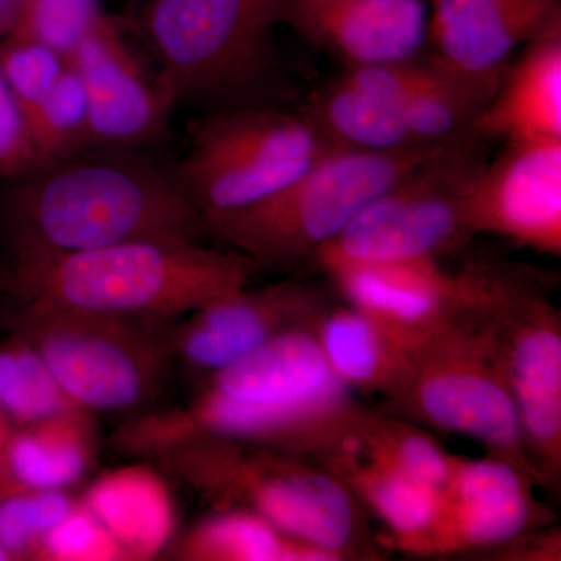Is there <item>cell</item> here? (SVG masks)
<instances>
[{
  "instance_id": "obj_1",
  "label": "cell",
  "mask_w": 561,
  "mask_h": 561,
  "mask_svg": "<svg viewBox=\"0 0 561 561\" xmlns=\"http://www.w3.org/2000/svg\"><path fill=\"white\" fill-rule=\"evenodd\" d=\"M92 147L16 176L0 213L9 286L47 262L138 239L202 241L205 221L173 165Z\"/></svg>"
},
{
  "instance_id": "obj_2",
  "label": "cell",
  "mask_w": 561,
  "mask_h": 561,
  "mask_svg": "<svg viewBox=\"0 0 561 561\" xmlns=\"http://www.w3.org/2000/svg\"><path fill=\"white\" fill-rule=\"evenodd\" d=\"M257 262L181 238L138 239L58 257L10 286L27 311L108 313L164 323L250 286Z\"/></svg>"
},
{
  "instance_id": "obj_3",
  "label": "cell",
  "mask_w": 561,
  "mask_h": 561,
  "mask_svg": "<svg viewBox=\"0 0 561 561\" xmlns=\"http://www.w3.org/2000/svg\"><path fill=\"white\" fill-rule=\"evenodd\" d=\"M171 451L183 478L220 508L256 513L339 561L381 559L364 505L319 461L217 437L191 438Z\"/></svg>"
},
{
  "instance_id": "obj_4",
  "label": "cell",
  "mask_w": 561,
  "mask_h": 561,
  "mask_svg": "<svg viewBox=\"0 0 561 561\" xmlns=\"http://www.w3.org/2000/svg\"><path fill=\"white\" fill-rule=\"evenodd\" d=\"M286 0H150L144 25L175 105L276 106L273 32Z\"/></svg>"
},
{
  "instance_id": "obj_5",
  "label": "cell",
  "mask_w": 561,
  "mask_h": 561,
  "mask_svg": "<svg viewBox=\"0 0 561 561\" xmlns=\"http://www.w3.org/2000/svg\"><path fill=\"white\" fill-rule=\"evenodd\" d=\"M463 305L482 324L511 387L541 489L561 485V313L530 272L474 261L459 272Z\"/></svg>"
},
{
  "instance_id": "obj_6",
  "label": "cell",
  "mask_w": 561,
  "mask_h": 561,
  "mask_svg": "<svg viewBox=\"0 0 561 561\" xmlns=\"http://www.w3.org/2000/svg\"><path fill=\"white\" fill-rule=\"evenodd\" d=\"M408 357L404 386L381 412L471 438L540 486L496 351L463 300L456 317L408 350Z\"/></svg>"
},
{
  "instance_id": "obj_7",
  "label": "cell",
  "mask_w": 561,
  "mask_h": 561,
  "mask_svg": "<svg viewBox=\"0 0 561 561\" xmlns=\"http://www.w3.org/2000/svg\"><path fill=\"white\" fill-rule=\"evenodd\" d=\"M446 146L391 151L335 147L289 187L209 232L257 264L313 260L365 206Z\"/></svg>"
},
{
  "instance_id": "obj_8",
  "label": "cell",
  "mask_w": 561,
  "mask_h": 561,
  "mask_svg": "<svg viewBox=\"0 0 561 561\" xmlns=\"http://www.w3.org/2000/svg\"><path fill=\"white\" fill-rule=\"evenodd\" d=\"M332 149L305 111L245 106L209 114L175 168L209 232L289 187Z\"/></svg>"
},
{
  "instance_id": "obj_9",
  "label": "cell",
  "mask_w": 561,
  "mask_h": 561,
  "mask_svg": "<svg viewBox=\"0 0 561 561\" xmlns=\"http://www.w3.org/2000/svg\"><path fill=\"white\" fill-rule=\"evenodd\" d=\"M483 140L443 147L375 198L317 251L328 272L353 265L437 260L472 238L467 203L485 168Z\"/></svg>"
},
{
  "instance_id": "obj_10",
  "label": "cell",
  "mask_w": 561,
  "mask_h": 561,
  "mask_svg": "<svg viewBox=\"0 0 561 561\" xmlns=\"http://www.w3.org/2000/svg\"><path fill=\"white\" fill-rule=\"evenodd\" d=\"M162 323L49 309L21 313L18 334L46 362L66 397L87 412H125L153 397L173 357Z\"/></svg>"
},
{
  "instance_id": "obj_11",
  "label": "cell",
  "mask_w": 561,
  "mask_h": 561,
  "mask_svg": "<svg viewBox=\"0 0 561 561\" xmlns=\"http://www.w3.org/2000/svg\"><path fill=\"white\" fill-rule=\"evenodd\" d=\"M427 58L489 103L513 51L561 27V0H427Z\"/></svg>"
},
{
  "instance_id": "obj_12",
  "label": "cell",
  "mask_w": 561,
  "mask_h": 561,
  "mask_svg": "<svg viewBox=\"0 0 561 561\" xmlns=\"http://www.w3.org/2000/svg\"><path fill=\"white\" fill-rule=\"evenodd\" d=\"M90 102L91 144L98 149L144 150L164 138L175 99L102 14L70 54Z\"/></svg>"
},
{
  "instance_id": "obj_13",
  "label": "cell",
  "mask_w": 561,
  "mask_h": 561,
  "mask_svg": "<svg viewBox=\"0 0 561 561\" xmlns=\"http://www.w3.org/2000/svg\"><path fill=\"white\" fill-rule=\"evenodd\" d=\"M468 227L561 254V139L508 142L485 164L467 203Z\"/></svg>"
},
{
  "instance_id": "obj_14",
  "label": "cell",
  "mask_w": 561,
  "mask_h": 561,
  "mask_svg": "<svg viewBox=\"0 0 561 561\" xmlns=\"http://www.w3.org/2000/svg\"><path fill=\"white\" fill-rule=\"evenodd\" d=\"M328 305L323 291L297 280L245 287L187 316L172 334L173 357L209 378L280 331L312 321Z\"/></svg>"
},
{
  "instance_id": "obj_15",
  "label": "cell",
  "mask_w": 561,
  "mask_h": 561,
  "mask_svg": "<svg viewBox=\"0 0 561 561\" xmlns=\"http://www.w3.org/2000/svg\"><path fill=\"white\" fill-rule=\"evenodd\" d=\"M427 21V0H286L283 14V24L348 68L420 57Z\"/></svg>"
},
{
  "instance_id": "obj_16",
  "label": "cell",
  "mask_w": 561,
  "mask_h": 561,
  "mask_svg": "<svg viewBox=\"0 0 561 561\" xmlns=\"http://www.w3.org/2000/svg\"><path fill=\"white\" fill-rule=\"evenodd\" d=\"M345 300L405 351L451 321L461 306L459 273L435 260L353 265L331 272Z\"/></svg>"
},
{
  "instance_id": "obj_17",
  "label": "cell",
  "mask_w": 561,
  "mask_h": 561,
  "mask_svg": "<svg viewBox=\"0 0 561 561\" xmlns=\"http://www.w3.org/2000/svg\"><path fill=\"white\" fill-rule=\"evenodd\" d=\"M317 319V317H316ZM316 319L273 335L260 348L209 376L205 391L265 409L350 397L313 331Z\"/></svg>"
},
{
  "instance_id": "obj_18",
  "label": "cell",
  "mask_w": 561,
  "mask_h": 561,
  "mask_svg": "<svg viewBox=\"0 0 561 561\" xmlns=\"http://www.w3.org/2000/svg\"><path fill=\"white\" fill-rule=\"evenodd\" d=\"M472 136L508 142L561 139V27L527 44L472 124Z\"/></svg>"
},
{
  "instance_id": "obj_19",
  "label": "cell",
  "mask_w": 561,
  "mask_h": 561,
  "mask_svg": "<svg viewBox=\"0 0 561 561\" xmlns=\"http://www.w3.org/2000/svg\"><path fill=\"white\" fill-rule=\"evenodd\" d=\"M534 486L451 500L443 496L430 529L400 551L416 557L472 556L552 526L556 516L535 497Z\"/></svg>"
},
{
  "instance_id": "obj_20",
  "label": "cell",
  "mask_w": 561,
  "mask_h": 561,
  "mask_svg": "<svg viewBox=\"0 0 561 561\" xmlns=\"http://www.w3.org/2000/svg\"><path fill=\"white\" fill-rule=\"evenodd\" d=\"M331 370L350 390L390 400L404 386L408 351L353 305H328L313 323Z\"/></svg>"
},
{
  "instance_id": "obj_21",
  "label": "cell",
  "mask_w": 561,
  "mask_h": 561,
  "mask_svg": "<svg viewBox=\"0 0 561 561\" xmlns=\"http://www.w3.org/2000/svg\"><path fill=\"white\" fill-rule=\"evenodd\" d=\"M83 505L128 559L158 556L175 527L171 494L165 483L146 468H124L103 476L88 491Z\"/></svg>"
},
{
  "instance_id": "obj_22",
  "label": "cell",
  "mask_w": 561,
  "mask_h": 561,
  "mask_svg": "<svg viewBox=\"0 0 561 561\" xmlns=\"http://www.w3.org/2000/svg\"><path fill=\"white\" fill-rule=\"evenodd\" d=\"M94 457L87 411L65 413L13 432L7 449V489L62 490L83 478Z\"/></svg>"
},
{
  "instance_id": "obj_23",
  "label": "cell",
  "mask_w": 561,
  "mask_h": 561,
  "mask_svg": "<svg viewBox=\"0 0 561 561\" xmlns=\"http://www.w3.org/2000/svg\"><path fill=\"white\" fill-rule=\"evenodd\" d=\"M328 468L389 527L391 546L397 549L430 529L440 508L442 491L356 449Z\"/></svg>"
},
{
  "instance_id": "obj_24",
  "label": "cell",
  "mask_w": 561,
  "mask_h": 561,
  "mask_svg": "<svg viewBox=\"0 0 561 561\" xmlns=\"http://www.w3.org/2000/svg\"><path fill=\"white\" fill-rule=\"evenodd\" d=\"M181 556L202 561H335L334 553L287 537L256 513L219 508L190 531Z\"/></svg>"
},
{
  "instance_id": "obj_25",
  "label": "cell",
  "mask_w": 561,
  "mask_h": 561,
  "mask_svg": "<svg viewBox=\"0 0 561 561\" xmlns=\"http://www.w3.org/2000/svg\"><path fill=\"white\" fill-rule=\"evenodd\" d=\"M321 135L341 149L391 151L420 146L400 108L339 79L317 91L302 110Z\"/></svg>"
},
{
  "instance_id": "obj_26",
  "label": "cell",
  "mask_w": 561,
  "mask_h": 561,
  "mask_svg": "<svg viewBox=\"0 0 561 561\" xmlns=\"http://www.w3.org/2000/svg\"><path fill=\"white\" fill-rule=\"evenodd\" d=\"M356 442V451L381 460L424 485L443 491L448 483L451 454L412 421L364 409Z\"/></svg>"
},
{
  "instance_id": "obj_27",
  "label": "cell",
  "mask_w": 561,
  "mask_h": 561,
  "mask_svg": "<svg viewBox=\"0 0 561 561\" xmlns=\"http://www.w3.org/2000/svg\"><path fill=\"white\" fill-rule=\"evenodd\" d=\"M77 409L24 337L0 346V411L11 423L31 426Z\"/></svg>"
},
{
  "instance_id": "obj_28",
  "label": "cell",
  "mask_w": 561,
  "mask_h": 561,
  "mask_svg": "<svg viewBox=\"0 0 561 561\" xmlns=\"http://www.w3.org/2000/svg\"><path fill=\"white\" fill-rule=\"evenodd\" d=\"M25 121L38 164L92 149L90 102L83 81L70 62L54 90Z\"/></svg>"
},
{
  "instance_id": "obj_29",
  "label": "cell",
  "mask_w": 561,
  "mask_h": 561,
  "mask_svg": "<svg viewBox=\"0 0 561 561\" xmlns=\"http://www.w3.org/2000/svg\"><path fill=\"white\" fill-rule=\"evenodd\" d=\"M102 14L99 0H16L5 35L38 41L69 58Z\"/></svg>"
},
{
  "instance_id": "obj_30",
  "label": "cell",
  "mask_w": 561,
  "mask_h": 561,
  "mask_svg": "<svg viewBox=\"0 0 561 561\" xmlns=\"http://www.w3.org/2000/svg\"><path fill=\"white\" fill-rule=\"evenodd\" d=\"M62 490H3L0 496V545L11 559L32 556L47 531L73 511Z\"/></svg>"
},
{
  "instance_id": "obj_31",
  "label": "cell",
  "mask_w": 561,
  "mask_h": 561,
  "mask_svg": "<svg viewBox=\"0 0 561 561\" xmlns=\"http://www.w3.org/2000/svg\"><path fill=\"white\" fill-rule=\"evenodd\" d=\"M485 103L461 88L416 95L400 108L402 122L419 144H451L474 138L472 124Z\"/></svg>"
},
{
  "instance_id": "obj_32",
  "label": "cell",
  "mask_w": 561,
  "mask_h": 561,
  "mask_svg": "<svg viewBox=\"0 0 561 561\" xmlns=\"http://www.w3.org/2000/svg\"><path fill=\"white\" fill-rule=\"evenodd\" d=\"M69 58L38 41L3 35L0 41V73L27 117L54 90Z\"/></svg>"
},
{
  "instance_id": "obj_33",
  "label": "cell",
  "mask_w": 561,
  "mask_h": 561,
  "mask_svg": "<svg viewBox=\"0 0 561 561\" xmlns=\"http://www.w3.org/2000/svg\"><path fill=\"white\" fill-rule=\"evenodd\" d=\"M342 80H345L351 87L394 106H400L416 95L443 90V88L465 90L451 77L438 69L430 58L421 57V55L411 60L346 68Z\"/></svg>"
},
{
  "instance_id": "obj_34",
  "label": "cell",
  "mask_w": 561,
  "mask_h": 561,
  "mask_svg": "<svg viewBox=\"0 0 561 561\" xmlns=\"http://www.w3.org/2000/svg\"><path fill=\"white\" fill-rule=\"evenodd\" d=\"M35 556L61 561L127 560L117 541L84 505L73 507L57 527L44 535Z\"/></svg>"
},
{
  "instance_id": "obj_35",
  "label": "cell",
  "mask_w": 561,
  "mask_h": 561,
  "mask_svg": "<svg viewBox=\"0 0 561 561\" xmlns=\"http://www.w3.org/2000/svg\"><path fill=\"white\" fill-rule=\"evenodd\" d=\"M38 165L24 114L0 73V179H16Z\"/></svg>"
},
{
  "instance_id": "obj_36",
  "label": "cell",
  "mask_w": 561,
  "mask_h": 561,
  "mask_svg": "<svg viewBox=\"0 0 561 561\" xmlns=\"http://www.w3.org/2000/svg\"><path fill=\"white\" fill-rule=\"evenodd\" d=\"M13 431H11V421L7 419L5 413L0 411V491L7 489V449Z\"/></svg>"
},
{
  "instance_id": "obj_37",
  "label": "cell",
  "mask_w": 561,
  "mask_h": 561,
  "mask_svg": "<svg viewBox=\"0 0 561 561\" xmlns=\"http://www.w3.org/2000/svg\"><path fill=\"white\" fill-rule=\"evenodd\" d=\"M14 5H16V0H0V33H3V35L9 32L11 20H13Z\"/></svg>"
},
{
  "instance_id": "obj_38",
  "label": "cell",
  "mask_w": 561,
  "mask_h": 561,
  "mask_svg": "<svg viewBox=\"0 0 561 561\" xmlns=\"http://www.w3.org/2000/svg\"><path fill=\"white\" fill-rule=\"evenodd\" d=\"M11 560V557L9 556V552L5 551V549L2 548V545H0V561Z\"/></svg>"
}]
</instances>
